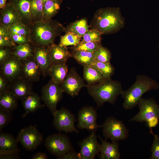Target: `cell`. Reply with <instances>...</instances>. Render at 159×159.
<instances>
[{
	"label": "cell",
	"mask_w": 159,
	"mask_h": 159,
	"mask_svg": "<svg viewBox=\"0 0 159 159\" xmlns=\"http://www.w3.org/2000/svg\"><path fill=\"white\" fill-rule=\"evenodd\" d=\"M29 39L34 46L48 47L54 44L56 38L64 32L65 28L52 19H44L32 24L29 27Z\"/></svg>",
	"instance_id": "1"
},
{
	"label": "cell",
	"mask_w": 159,
	"mask_h": 159,
	"mask_svg": "<svg viewBox=\"0 0 159 159\" xmlns=\"http://www.w3.org/2000/svg\"><path fill=\"white\" fill-rule=\"evenodd\" d=\"M125 24L120 8L108 7L96 11L91 25V28L97 29L103 34L118 32L124 27Z\"/></svg>",
	"instance_id": "2"
},
{
	"label": "cell",
	"mask_w": 159,
	"mask_h": 159,
	"mask_svg": "<svg viewBox=\"0 0 159 159\" xmlns=\"http://www.w3.org/2000/svg\"><path fill=\"white\" fill-rule=\"evenodd\" d=\"M86 87L97 107L102 106L106 102L114 105L118 96L121 95L123 91L120 82L111 78H106L97 83L87 84Z\"/></svg>",
	"instance_id": "3"
},
{
	"label": "cell",
	"mask_w": 159,
	"mask_h": 159,
	"mask_svg": "<svg viewBox=\"0 0 159 159\" xmlns=\"http://www.w3.org/2000/svg\"><path fill=\"white\" fill-rule=\"evenodd\" d=\"M159 89V83L148 76L138 75L134 83L126 90L123 91L122 97L124 99L122 106L125 110H131L138 104L145 92Z\"/></svg>",
	"instance_id": "4"
},
{
	"label": "cell",
	"mask_w": 159,
	"mask_h": 159,
	"mask_svg": "<svg viewBox=\"0 0 159 159\" xmlns=\"http://www.w3.org/2000/svg\"><path fill=\"white\" fill-rule=\"evenodd\" d=\"M138 105V113L131 119L129 121H134L142 123L146 122L150 128V133H154L152 128L159 123V104L153 99L141 98Z\"/></svg>",
	"instance_id": "5"
},
{
	"label": "cell",
	"mask_w": 159,
	"mask_h": 159,
	"mask_svg": "<svg viewBox=\"0 0 159 159\" xmlns=\"http://www.w3.org/2000/svg\"><path fill=\"white\" fill-rule=\"evenodd\" d=\"M103 135L105 140L112 142L125 140L129 136V131L124 122L112 116L107 117L102 125Z\"/></svg>",
	"instance_id": "6"
},
{
	"label": "cell",
	"mask_w": 159,
	"mask_h": 159,
	"mask_svg": "<svg viewBox=\"0 0 159 159\" xmlns=\"http://www.w3.org/2000/svg\"><path fill=\"white\" fill-rule=\"evenodd\" d=\"M63 92L61 85L51 79L42 88L41 99L53 115L57 110V104L62 98Z\"/></svg>",
	"instance_id": "7"
},
{
	"label": "cell",
	"mask_w": 159,
	"mask_h": 159,
	"mask_svg": "<svg viewBox=\"0 0 159 159\" xmlns=\"http://www.w3.org/2000/svg\"><path fill=\"white\" fill-rule=\"evenodd\" d=\"M44 145L57 159L73 149L68 137L60 133L49 135L45 140Z\"/></svg>",
	"instance_id": "8"
},
{
	"label": "cell",
	"mask_w": 159,
	"mask_h": 159,
	"mask_svg": "<svg viewBox=\"0 0 159 159\" xmlns=\"http://www.w3.org/2000/svg\"><path fill=\"white\" fill-rule=\"evenodd\" d=\"M17 138L23 147L28 151H32L43 141V135L38 130L37 125H30L22 129Z\"/></svg>",
	"instance_id": "9"
},
{
	"label": "cell",
	"mask_w": 159,
	"mask_h": 159,
	"mask_svg": "<svg viewBox=\"0 0 159 159\" xmlns=\"http://www.w3.org/2000/svg\"><path fill=\"white\" fill-rule=\"evenodd\" d=\"M53 116V125L59 132L64 131L78 133L79 131L74 125L75 116L67 109L62 107L57 110Z\"/></svg>",
	"instance_id": "10"
},
{
	"label": "cell",
	"mask_w": 159,
	"mask_h": 159,
	"mask_svg": "<svg viewBox=\"0 0 159 159\" xmlns=\"http://www.w3.org/2000/svg\"><path fill=\"white\" fill-rule=\"evenodd\" d=\"M97 114L93 107H84L78 112L77 127L81 130L96 132L102 126V125H98L97 124Z\"/></svg>",
	"instance_id": "11"
},
{
	"label": "cell",
	"mask_w": 159,
	"mask_h": 159,
	"mask_svg": "<svg viewBox=\"0 0 159 159\" xmlns=\"http://www.w3.org/2000/svg\"><path fill=\"white\" fill-rule=\"evenodd\" d=\"M86 85L75 68L72 67L68 72L61 86L64 92L74 97L77 95L81 89L86 87Z\"/></svg>",
	"instance_id": "12"
},
{
	"label": "cell",
	"mask_w": 159,
	"mask_h": 159,
	"mask_svg": "<svg viewBox=\"0 0 159 159\" xmlns=\"http://www.w3.org/2000/svg\"><path fill=\"white\" fill-rule=\"evenodd\" d=\"M78 144L80 148L78 153L80 159H93L99 153L100 144L97 141L95 132H91Z\"/></svg>",
	"instance_id": "13"
},
{
	"label": "cell",
	"mask_w": 159,
	"mask_h": 159,
	"mask_svg": "<svg viewBox=\"0 0 159 159\" xmlns=\"http://www.w3.org/2000/svg\"><path fill=\"white\" fill-rule=\"evenodd\" d=\"M23 61L12 55L1 66V73L10 82L20 76Z\"/></svg>",
	"instance_id": "14"
},
{
	"label": "cell",
	"mask_w": 159,
	"mask_h": 159,
	"mask_svg": "<svg viewBox=\"0 0 159 159\" xmlns=\"http://www.w3.org/2000/svg\"><path fill=\"white\" fill-rule=\"evenodd\" d=\"M41 73L39 66L33 57L23 61L20 77L31 82H35L39 80Z\"/></svg>",
	"instance_id": "15"
},
{
	"label": "cell",
	"mask_w": 159,
	"mask_h": 159,
	"mask_svg": "<svg viewBox=\"0 0 159 159\" xmlns=\"http://www.w3.org/2000/svg\"><path fill=\"white\" fill-rule=\"evenodd\" d=\"M34 58L44 76L48 74L51 65L48 47L33 45Z\"/></svg>",
	"instance_id": "16"
},
{
	"label": "cell",
	"mask_w": 159,
	"mask_h": 159,
	"mask_svg": "<svg viewBox=\"0 0 159 159\" xmlns=\"http://www.w3.org/2000/svg\"><path fill=\"white\" fill-rule=\"evenodd\" d=\"M48 47L51 64H66L71 57V52L67 47L54 43Z\"/></svg>",
	"instance_id": "17"
},
{
	"label": "cell",
	"mask_w": 159,
	"mask_h": 159,
	"mask_svg": "<svg viewBox=\"0 0 159 159\" xmlns=\"http://www.w3.org/2000/svg\"><path fill=\"white\" fill-rule=\"evenodd\" d=\"M101 141L99 157L100 159H119L120 153L118 142L110 143L103 140L99 136Z\"/></svg>",
	"instance_id": "18"
},
{
	"label": "cell",
	"mask_w": 159,
	"mask_h": 159,
	"mask_svg": "<svg viewBox=\"0 0 159 159\" xmlns=\"http://www.w3.org/2000/svg\"><path fill=\"white\" fill-rule=\"evenodd\" d=\"M18 12L21 22L29 27L32 24L31 4V0H10Z\"/></svg>",
	"instance_id": "19"
},
{
	"label": "cell",
	"mask_w": 159,
	"mask_h": 159,
	"mask_svg": "<svg viewBox=\"0 0 159 159\" xmlns=\"http://www.w3.org/2000/svg\"><path fill=\"white\" fill-rule=\"evenodd\" d=\"M41 99L37 94L32 92L21 100L24 110L22 118H25L29 114L34 113L44 106L41 104Z\"/></svg>",
	"instance_id": "20"
},
{
	"label": "cell",
	"mask_w": 159,
	"mask_h": 159,
	"mask_svg": "<svg viewBox=\"0 0 159 159\" xmlns=\"http://www.w3.org/2000/svg\"><path fill=\"white\" fill-rule=\"evenodd\" d=\"M18 142L17 138L10 134L0 132V155L9 152H19Z\"/></svg>",
	"instance_id": "21"
},
{
	"label": "cell",
	"mask_w": 159,
	"mask_h": 159,
	"mask_svg": "<svg viewBox=\"0 0 159 159\" xmlns=\"http://www.w3.org/2000/svg\"><path fill=\"white\" fill-rule=\"evenodd\" d=\"M21 21V18L13 4L9 1L4 9L1 10L0 24L7 27L16 22Z\"/></svg>",
	"instance_id": "22"
},
{
	"label": "cell",
	"mask_w": 159,
	"mask_h": 159,
	"mask_svg": "<svg viewBox=\"0 0 159 159\" xmlns=\"http://www.w3.org/2000/svg\"><path fill=\"white\" fill-rule=\"evenodd\" d=\"M13 82L10 90L18 99L21 100L32 92L31 82L23 78L19 77Z\"/></svg>",
	"instance_id": "23"
},
{
	"label": "cell",
	"mask_w": 159,
	"mask_h": 159,
	"mask_svg": "<svg viewBox=\"0 0 159 159\" xmlns=\"http://www.w3.org/2000/svg\"><path fill=\"white\" fill-rule=\"evenodd\" d=\"M68 67L66 64H51L48 70V74L51 79L61 85L68 72Z\"/></svg>",
	"instance_id": "24"
},
{
	"label": "cell",
	"mask_w": 159,
	"mask_h": 159,
	"mask_svg": "<svg viewBox=\"0 0 159 159\" xmlns=\"http://www.w3.org/2000/svg\"><path fill=\"white\" fill-rule=\"evenodd\" d=\"M83 78L88 85L98 83L106 78L94 66L90 64L84 67Z\"/></svg>",
	"instance_id": "25"
},
{
	"label": "cell",
	"mask_w": 159,
	"mask_h": 159,
	"mask_svg": "<svg viewBox=\"0 0 159 159\" xmlns=\"http://www.w3.org/2000/svg\"><path fill=\"white\" fill-rule=\"evenodd\" d=\"M18 98L9 90L0 94V108L12 112L18 106Z\"/></svg>",
	"instance_id": "26"
},
{
	"label": "cell",
	"mask_w": 159,
	"mask_h": 159,
	"mask_svg": "<svg viewBox=\"0 0 159 159\" xmlns=\"http://www.w3.org/2000/svg\"><path fill=\"white\" fill-rule=\"evenodd\" d=\"M11 54L23 61L33 57V46L31 44L16 45L11 48Z\"/></svg>",
	"instance_id": "27"
},
{
	"label": "cell",
	"mask_w": 159,
	"mask_h": 159,
	"mask_svg": "<svg viewBox=\"0 0 159 159\" xmlns=\"http://www.w3.org/2000/svg\"><path fill=\"white\" fill-rule=\"evenodd\" d=\"M62 0H49L43 2V14L44 19H50L58 12Z\"/></svg>",
	"instance_id": "28"
},
{
	"label": "cell",
	"mask_w": 159,
	"mask_h": 159,
	"mask_svg": "<svg viewBox=\"0 0 159 159\" xmlns=\"http://www.w3.org/2000/svg\"><path fill=\"white\" fill-rule=\"evenodd\" d=\"M89 28L87 19L83 18L71 23L65 28L64 32L73 33L82 37Z\"/></svg>",
	"instance_id": "29"
},
{
	"label": "cell",
	"mask_w": 159,
	"mask_h": 159,
	"mask_svg": "<svg viewBox=\"0 0 159 159\" xmlns=\"http://www.w3.org/2000/svg\"><path fill=\"white\" fill-rule=\"evenodd\" d=\"M94 52L73 50L71 52V57L84 67L91 64L94 61Z\"/></svg>",
	"instance_id": "30"
},
{
	"label": "cell",
	"mask_w": 159,
	"mask_h": 159,
	"mask_svg": "<svg viewBox=\"0 0 159 159\" xmlns=\"http://www.w3.org/2000/svg\"><path fill=\"white\" fill-rule=\"evenodd\" d=\"M31 12L32 24L43 19V1L42 0H31Z\"/></svg>",
	"instance_id": "31"
},
{
	"label": "cell",
	"mask_w": 159,
	"mask_h": 159,
	"mask_svg": "<svg viewBox=\"0 0 159 159\" xmlns=\"http://www.w3.org/2000/svg\"><path fill=\"white\" fill-rule=\"evenodd\" d=\"M81 37L70 32H66L65 34L61 36L59 45L61 46L67 47L69 46L75 47L81 41Z\"/></svg>",
	"instance_id": "32"
},
{
	"label": "cell",
	"mask_w": 159,
	"mask_h": 159,
	"mask_svg": "<svg viewBox=\"0 0 159 159\" xmlns=\"http://www.w3.org/2000/svg\"><path fill=\"white\" fill-rule=\"evenodd\" d=\"M91 64L96 67L105 78H111L114 73V68L110 62H103L95 60Z\"/></svg>",
	"instance_id": "33"
},
{
	"label": "cell",
	"mask_w": 159,
	"mask_h": 159,
	"mask_svg": "<svg viewBox=\"0 0 159 159\" xmlns=\"http://www.w3.org/2000/svg\"><path fill=\"white\" fill-rule=\"evenodd\" d=\"M94 61L106 63L110 62L111 54L110 51L101 45L94 52Z\"/></svg>",
	"instance_id": "34"
},
{
	"label": "cell",
	"mask_w": 159,
	"mask_h": 159,
	"mask_svg": "<svg viewBox=\"0 0 159 159\" xmlns=\"http://www.w3.org/2000/svg\"><path fill=\"white\" fill-rule=\"evenodd\" d=\"M11 33L22 35L29 37L30 30L29 27L25 25L21 21H19L8 27Z\"/></svg>",
	"instance_id": "35"
},
{
	"label": "cell",
	"mask_w": 159,
	"mask_h": 159,
	"mask_svg": "<svg viewBox=\"0 0 159 159\" xmlns=\"http://www.w3.org/2000/svg\"><path fill=\"white\" fill-rule=\"evenodd\" d=\"M101 42H81L78 45L74 47L73 50H80L94 52L101 45Z\"/></svg>",
	"instance_id": "36"
},
{
	"label": "cell",
	"mask_w": 159,
	"mask_h": 159,
	"mask_svg": "<svg viewBox=\"0 0 159 159\" xmlns=\"http://www.w3.org/2000/svg\"><path fill=\"white\" fill-rule=\"evenodd\" d=\"M102 33L97 29L91 28L89 29L82 37L81 42H101Z\"/></svg>",
	"instance_id": "37"
},
{
	"label": "cell",
	"mask_w": 159,
	"mask_h": 159,
	"mask_svg": "<svg viewBox=\"0 0 159 159\" xmlns=\"http://www.w3.org/2000/svg\"><path fill=\"white\" fill-rule=\"evenodd\" d=\"M12 112L0 108V132L12 120Z\"/></svg>",
	"instance_id": "38"
},
{
	"label": "cell",
	"mask_w": 159,
	"mask_h": 159,
	"mask_svg": "<svg viewBox=\"0 0 159 159\" xmlns=\"http://www.w3.org/2000/svg\"><path fill=\"white\" fill-rule=\"evenodd\" d=\"M154 139L151 148L152 154L150 158V159H159V136L153 134Z\"/></svg>",
	"instance_id": "39"
},
{
	"label": "cell",
	"mask_w": 159,
	"mask_h": 159,
	"mask_svg": "<svg viewBox=\"0 0 159 159\" xmlns=\"http://www.w3.org/2000/svg\"><path fill=\"white\" fill-rule=\"evenodd\" d=\"M10 34L12 40L18 45L31 44L29 37H28L21 34L11 33Z\"/></svg>",
	"instance_id": "40"
},
{
	"label": "cell",
	"mask_w": 159,
	"mask_h": 159,
	"mask_svg": "<svg viewBox=\"0 0 159 159\" xmlns=\"http://www.w3.org/2000/svg\"><path fill=\"white\" fill-rule=\"evenodd\" d=\"M11 48L8 47H0V66L12 55Z\"/></svg>",
	"instance_id": "41"
},
{
	"label": "cell",
	"mask_w": 159,
	"mask_h": 159,
	"mask_svg": "<svg viewBox=\"0 0 159 159\" xmlns=\"http://www.w3.org/2000/svg\"><path fill=\"white\" fill-rule=\"evenodd\" d=\"M8 82H9L1 73L0 75V94L10 90V88L8 87Z\"/></svg>",
	"instance_id": "42"
},
{
	"label": "cell",
	"mask_w": 159,
	"mask_h": 159,
	"mask_svg": "<svg viewBox=\"0 0 159 159\" xmlns=\"http://www.w3.org/2000/svg\"><path fill=\"white\" fill-rule=\"evenodd\" d=\"M16 45V43L12 40L5 38L0 36V47L12 48Z\"/></svg>",
	"instance_id": "43"
},
{
	"label": "cell",
	"mask_w": 159,
	"mask_h": 159,
	"mask_svg": "<svg viewBox=\"0 0 159 159\" xmlns=\"http://www.w3.org/2000/svg\"><path fill=\"white\" fill-rule=\"evenodd\" d=\"M58 159H80L78 153L72 149L63 155L58 158Z\"/></svg>",
	"instance_id": "44"
},
{
	"label": "cell",
	"mask_w": 159,
	"mask_h": 159,
	"mask_svg": "<svg viewBox=\"0 0 159 159\" xmlns=\"http://www.w3.org/2000/svg\"><path fill=\"white\" fill-rule=\"evenodd\" d=\"M19 152H9L0 155V159H21Z\"/></svg>",
	"instance_id": "45"
},
{
	"label": "cell",
	"mask_w": 159,
	"mask_h": 159,
	"mask_svg": "<svg viewBox=\"0 0 159 159\" xmlns=\"http://www.w3.org/2000/svg\"><path fill=\"white\" fill-rule=\"evenodd\" d=\"M0 36L5 38L12 40L10 33L8 28L1 24H0Z\"/></svg>",
	"instance_id": "46"
},
{
	"label": "cell",
	"mask_w": 159,
	"mask_h": 159,
	"mask_svg": "<svg viewBox=\"0 0 159 159\" xmlns=\"http://www.w3.org/2000/svg\"><path fill=\"white\" fill-rule=\"evenodd\" d=\"M31 159H47V154L43 152H39L36 153L31 158Z\"/></svg>",
	"instance_id": "47"
},
{
	"label": "cell",
	"mask_w": 159,
	"mask_h": 159,
	"mask_svg": "<svg viewBox=\"0 0 159 159\" xmlns=\"http://www.w3.org/2000/svg\"><path fill=\"white\" fill-rule=\"evenodd\" d=\"M7 0H0V9H4L6 4Z\"/></svg>",
	"instance_id": "48"
},
{
	"label": "cell",
	"mask_w": 159,
	"mask_h": 159,
	"mask_svg": "<svg viewBox=\"0 0 159 159\" xmlns=\"http://www.w3.org/2000/svg\"><path fill=\"white\" fill-rule=\"evenodd\" d=\"M42 0V1L43 2H44V1H45L47 0Z\"/></svg>",
	"instance_id": "49"
},
{
	"label": "cell",
	"mask_w": 159,
	"mask_h": 159,
	"mask_svg": "<svg viewBox=\"0 0 159 159\" xmlns=\"http://www.w3.org/2000/svg\"><path fill=\"white\" fill-rule=\"evenodd\" d=\"M158 47H159V44Z\"/></svg>",
	"instance_id": "50"
},
{
	"label": "cell",
	"mask_w": 159,
	"mask_h": 159,
	"mask_svg": "<svg viewBox=\"0 0 159 159\" xmlns=\"http://www.w3.org/2000/svg\"><path fill=\"white\" fill-rule=\"evenodd\" d=\"M9 0V1H10V0Z\"/></svg>",
	"instance_id": "51"
}]
</instances>
